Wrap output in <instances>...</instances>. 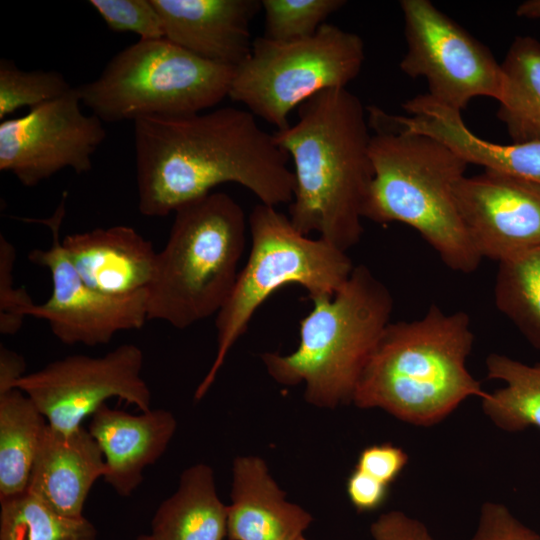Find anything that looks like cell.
I'll return each instance as SVG.
<instances>
[{"mask_svg":"<svg viewBox=\"0 0 540 540\" xmlns=\"http://www.w3.org/2000/svg\"><path fill=\"white\" fill-rule=\"evenodd\" d=\"M134 141L138 209L144 216H167L223 183L245 187L265 205L292 201L289 156L248 110L226 106L139 118Z\"/></svg>","mask_w":540,"mask_h":540,"instance_id":"1","label":"cell"},{"mask_svg":"<svg viewBox=\"0 0 540 540\" xmlns=\"http://www.w3.org/2000/svg\"><path fill=\"white\" fill-rule=\"evenodd\" d=\"M370 129L360 99L347 88H331L303 102L295 124L273 133L294 164L292 225L344 252L363 233L374 176Z\"/></svg>","mask_w":540,"mask_h":540,"instance_id":"2","label":"cell"},{"mask_svg":"<svg viewBox=\"0 0 540 540\" xmlns=\"http://www.w3.org/2000/svg\"><path fill=\"white\" fill-rule=\"evenodd\" d=\"M473 343L464 311L447 314L432 304L420 319L390 322L360 375L352 402L414 425L438 423L467 398L486 393L466 367Z\"/></svg>","mask_w":540,"mask_h":540,"instance_id":"3","label":"cell"},{"mask_svg":"<svg viewBox=\"0 0 540 540\" xmlns=\"http://www.w3.org/2000/svg\"><path fill=\"white\" fill-rule=\"evenodd\" d=\"M373 181L365 219L401 222L414 228L441 261L460 273L475 271L483 260L459 215L454 189L468 163L444 143L406 132L368 108Z\"/></svg>","mask_w":540,"mask_h":540,"instance_id":"4","label":"cell"},{"mask_svg":"<svg viewBox=\"0 0 540 540\" xmlns=\"http://www.w3.org/2000/svg\"><path fill=\"white\" fill-rule=\"evenodd\" d=\"M300 320L299 344L290 354L261 356L279 384L305 385V399L322 408L352 401L360 375L390 323L393 297L365 265L353 268L332 295L311 298Z\"/></svg>","mask_w":540,"mask_h":540,"instance_id":"5","label":"cell"},{"mask_svg":"<svg viewBox=\"0 0 540 540\" xmlns=\"http://www.w3.org/2000/svg\"><path fill=\"white\" fill-rule=\"evenodd\" d=\"M147 288L148 320L177 329L217 314L240 269L247 223L228 194L211 192L180 206Z\"/></svg>","mask_w":540,"mask_h":540,"instance_id":"6","label":"cell"},{"mask_svg":"<svg viewBox=\"0 0 540 540\" xmlns=\"http://www.w3.org/2000/svg\"><path fill=\"white\" fill-rule=\"evenodd\" d=\"M248 228L249 256L216 314V355L195 390L196 401L206 395L254 313L276 290L295 284L305 288L310 298L332 296L354 268L347 252L319 237L302 234L274 206L256 205L249 215Z\"/></svg>","mask_w":540,"mask_h":540,"instance_id":"7","label":"cell"},{"mask_svg":"<svg viewBox=\"0 0 540 540\" xmlns=\"http://www.w3.org/2000/svg\"><path fill=\"white\" fill-rule=\"evenodd\" d=\"M234 67L203 59L166 38L139 39L100 75L75 87L103 122L201 113L228 97Z\"/></svg>","mask_w":540,"mask_h":540,"instance_id":"8","label":"cell"},{"mask_svg":"<svg viewBox=\"0 0 540 540\" xmlns=\"http://www.w3.org/2000/svg\"><path fill=\"white\" fill-rule=\"evenodd\" d=\"M364 60L361 37L333 24L299 40L257 37L234 69L228 97L276 131L284 130L294 108L323 90L346 88Z\"/></svg>","mask_w":540,"mask_h":540,"instance_id":"9","label":"cell"},{"mask_svg":"<svg viewBox=\"0 0 540 540\" xmlns=\"http://www.w3.org/2000/svg\"><path fill=\"white\" fill-rule=\"evenodd\" d=\"M400 7L407 45L403 73L425 78L427 94L459 112L479 96L499 100L502 66L484 44L431 1L402 0Z\"/></svg>","mask_w":540,"mask_h":540,"instance_id":"10","label":"cell"},{"mask_svg":"<svg viewBox=\"0 0 540 540\" xmlns=\"http://www.w3.org/2000/svg\"><path fill=\"white\" fill-rule=\"evenodd\" d=\"M144 355L122 344L102 356L70 355L25 374L15 388L38 407L48 425L69 433L106 401L118 398L141 412L151 410V391L142 377Z\"/></svg>","mask_w":540,"mask_h":540,"instance_id":"11","label":"cell"},{"mask_svg":"<svg viewBox=\"0 0 540 540\" xmlns=\"http://www.w3.org/2000/svg\"><path fill=\"white\" fill-rule=\"evenodd\" d=\"M66 198L64 192L48 218L23 219L43 224L51 233L49 248L34 249L28 254L30 262L50 272L52 281L50 297L42 304H34L29 316L47 321L52 333L64 344H106L118 332L140 329L148 320L147 291L112 297L93 290L81 279L60 236Z\"/></svg>","mask_w":540,"mask_h":540,"instance_id":"12","label":"cell"},{"mask_svg":"<svg viewBox=\"0 0 540 540\" xmlns=\"http://www.w3.org/2000/svg\"><path fill=\"white\" fill-rule=\"evenodd\" d=\"M73 87L54 100L0 123V170L33 187L59 171L78 174L92 169V156L104 141L106 130L94 114L81 110Z\"/></svg>","mask_w":540,"mask_h":540,"instance_id":"13","label":"cell"},{"mask_svg":"<svg viewBox=\"0 0 540 540\" xmlns=\"http://www.w3.org/2000/svg\"><path fill=\"white\" fill-rule=\"evenodd\" d=\"M468 237L482 259L498 263L540 246V184L484 170L454 189Z\"/></svg>","mask_w":540,"mask_h":540,"instance_id":"14","label":"cell"},{"mask_svg":"<svg viewBox=\"0 0 540 540\" xmlns=\"http://www.w3.org/2000/svg\"><path fill=\"white\" fill-rule=\"evenodd\" d=\"M164 38L212 62L237 67L249 55L258 0H152Z\"/></svg>","mask_w":540,"mask_h":540,"instance_id":"15","label":"cell"},{"mask_svg":"<svg viewBox=\"0 0 540 540\" xmlns=\"http://www.w3.org/2000/svg\"><path fill=\"white\" fill-rule=\"evenodd\" d=\"M406 115L385 112L386 121L406 132L432 137L455 151L468 164L540 184V141L498 144L475 135L461 112L447 107L427 93L403 103Z\"/></svg>","mask_w":540,"mask_h":540,"instance_id":"16","label":"cell"},{"mask_svg":"<svg viewBox=\"0 0 540 540\" xmlns=\"http://www.w3.org/2000/svg\"><path fill=\"white\" fill-rule=\"evenodd\" d=\"M177 428L165 409L131 414L102 405L88 430L105 460L104 481L120 496H130L141 484L144 470L166 451Z\"/></svg>","mask_w":540,"mask_h":540,"instance_id":"17","label":"cell"},{"mask_svg":"<svg viewBox=\"0 0 540 540\" xmlns=\"http://www.w3.org/2000/svg\"><path fill=\"white\" fill-rule=\"evenodd\" d=\"M62 245L81 279L99 293L130 296L147 290L152 281L157 252L130 226L68 234Z\"/></svg>","mask_w":540,"mask_h":540,"instance_id":"18","label":"cell"},{"mask_svg":"<svg viewBox=\"0 0 540 540\" xmlns=\"http://www.w3.org/2000/svg\"><path fill=\"white\" fill-rule=\"evenodd\" d=\"M105 472L103 453L88 429L64 433L47 425L27 492L65 516L83 517L88 494Z\"/></svg>","mask_w":540,"mask_h":540,"instance_id":"19","label":"cell"},{"mask_svg":"<svg viewBox=\"0 0 540 540\" xmlns=\"http://www.w3.org/2000/svg\"><path fill=\"white\" fill-rule=\"evenodd\" d=\"M228 540H298L313 518L285 493L258 456L233 462L231 504L227 506Z\"/></svg>","mask_w":540,"mask_h":540,"instance_id":"20","label":"cell"},{"mask_svg":"<svg viewBox=\"0 0 540 540\" xmlns=\"http://www.w3.org/2000/svg\"><path fill=\"white\" fill-rule=\"evenodd\" d=\"M227 515L213 469L194 464L182 472L177 490L157 508L150 535L154 540H224Z\"/></svg>","mask_w":540,"mask_h":540,"instance_id":"21","label":"cell"},{"mask_svg":"<svg viewBox=\"0 0 540 540\" xmlns=\"http://www.w3.org/2000/svg\"><path fill=\"white\" fill-rule=\"evenodd\" d=\"M47 425L38 407L20 389L0 394V501L27 491Z\"/></svg>","mask_w":540,"mask_h":540,"instance_id":"22","label":"cell"},{"mask_svg":"<svg viewBox=\"0 0 540 540\" xmlns=\"http://www.w3.org/2000/svg\"><path fill=\"white\" fill-rule=\"evenodd\" d=\"M501 66L497 117L514 143L540 141V41L517 36Z\"/></svg>","mask_w":540,"mask_h":540,"instance_id":"23","label":"cell"},{"mask_svg":"<svg viewBox=\"0 0 540 540\" xmlns=\"http://www.w3.org/2000/svg\"><path fill=\"white\" fill-rule=\"evenodd\" d=\"M486 370L489 379L505 383L481 398L482 409L492 423L508 432L540 428V362L528 365L492 353L486 358Z\"/></svg>","mask_w":540,"mask_h":540,"instance_id":"24","label":"cell"},{"mask_svg":"<svg viewBox=\"0 0 540 540\" xmlns=\"http://www.w3.org/2000/svg\"><path fill=\"white\" fill-rule=\"evenodd\" d=\"M494 301L528 342L540 350V246L499 262Z\"/></svg>","mask_w":540,"mask_h":540,"instance_id":"25","label":"cell"},{"mask_svg":"<svg viewBox=\"0 0 540 540\" xmlns=\"http://www.w3.org/2000/svg\"><path fill=\"white\" fill-rule=\"evenodd\" d=\"M0 506V540H96V528L85 516H65L27 491Z\"/></svg>","mask_w":540,"mask_h":540,"instance_id":"26","label":"cell"},{"mask_svg":"<svg viewBox=\"0 0 540 540\" xmlns=\"http://www.w3.org/2000/svg\"><path fill=\"white\" fill-rule=\"evenodd\" d=\"M73 87L57 71L19 69L13 61H0V119L22 107L30 109L59 98Z\"/></svg>","mask_w":540,"mask_h":540,"instance_id":"27","label":"cell"},{"mask_svg":"<svg viewBox=\"0 0 540 540\" xmlns=\"http://www.w3.org/2000/svg\"><path fill=\"white\" fill-rule=\"evenodd\" d=\"M345 4L344 0H262L264 37L280 42L310 37Z\"/></svg>","mask_w":540,"mask_h":540,"instance_id":"28","label":"cell"},{"mask_svg":"<svg viewBox=\"0 0 540 540\" xmlns=\"http://www.w3.org/2000/svg\"><path fill=\"white\" fill-rule=\"evenodd\" d=\"M90 5L115 32H133L140 39L164 38L161 17L152 0H90Z\"/></svg>","mask_w":540,"mask_h":540,"instance_id":"29","label":"cell"},{"mask_svg":"<svg viewBox=\"0 0 540 540\" xmlns=\"http://www.w3.org/2000/svg\"><path fill=\"white\" fill-rule=\"evenodd\" d=\"M16 251L3 234L0 235V333L14 335L22 327L34 302L24 288L15 287Z\"/></svg>","mask_w":540,"mask_h":540,"instance_id":"30","label":"cell"},{"mask_svg":"<svg viewBox=\"0 0 540 540\" xmlns=\"http://www.w3.org/2000/svg\"><path fill=\"white\" fill-rule=\"evenodd\" d=\"M470 540H540V536L519 521L505 505L485 502Z\"/></svg>","mask_w":540,"mask_h":540,"instance_id":"31","label":"cell"},{"mask_svg":"<svg viewBox=\"0 0 540 540\" xmlns=\"http://www.w3.org/2000/svg\"><path fill=\"white\" fill-rule=\"evenodd\" d=\"M408 463L407 453L390 443L368 446L360 453L359 469L386 485H390Z\"/></svg>","mask_w":540,"mask_h":540,"instance_id":"32","label":"cell"},{"mask_svg":"<svg viewBox=\"0 0 540 540\" xmlns=\"http://www.w3.org/2000/svg\"><path fill=\"white\" fill-rule=\"evenodd\" d=\"M370 532L371 540H435L421 521L397 510L380 515Z\"/></svg>","mask_w":540,"mask_h":540,"instance_id":"33","label":"cell"},{"mask_svg":"<svg viewBox=\"0 0 540 540\" xmlns=\"http://www.w3.org/2000/svg\"><path fill=\"white\" fill-rule=\"evenodd\" d=\"M347 494L359 512L378 509L386 500L389 486L369 474L356 469L347 480Z\"/></svg>","mask_w":540,"mask_h":540,"instance_id":"34","label":"cell"},{"mask_svg":"<svg viewBox=\"0 0 540 540\" xmlns=\"http://www.w3.org/2000/svg\"><path fill=\"white\" fill-rule=\"evenodd\" d=\"M26 364L19 354L0 346V394L15 388L16 382L25 375Z\"/></svg>","mask_w":540,"mask_h":540,"instance_id":"35","label":"cell"},{"mask_svg":"<svg viewBox=\"0 0 540 540\" xmlns=\"http://www.w3.org/2000/svg\"><path fill=\"white\" fill-rule=\"evenodd\" d=\"M516 14L519 17L540 19V0H528L521 3L516 9Z\"/></svg>","mask_w":540,"mask_h":540,"instance_id":"36","label":"cell"},{"mask_svg":"<svg viewBox=\"0 0 540 540\" xmlns=\"http://www.w3.org/2000/svg\"><path fill=\"white\" fill-rule=\"evenodd\" d=\"M136 540H154L151 535H141Z\"/></svg>","mask_w":540,"mask_h":540,"instance_id":"37","label":"cell"},{"mask_svg":"<svg viewBox=\"0 0 540 540\" xmlns=\"http://www.w3.org/2000/svg\"><path fill=\"white\" fill-rule=\"evenodd\" d=\"M298 540H306V539L302 536Z\"/></svg>","mask_w":540,"mask_h":540,"instance_id":"38","label":"cell"}]
</instances>
